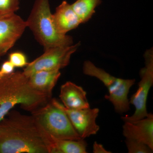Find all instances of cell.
<instances>
[{
	"label": "cell",
	"instance_id": "1",
	"mask_svg": "<svg viewBox=\"0 0 153 153\" xmlns=\"http://www.w3.org/2000/svg\"><path fill=\"white\" fill-rule=\"evenodd\" d=\"M0 153H49L44 130L33 114L11 110L0 122Z\"/></svg>",
	"mask_w": 153,
	"mask_h": 153
},
{
	"label": "cell",
	"instance_id": "2",
	"mask_svg": "<svg viewBox=\"0 0 153 153\" xmlns=\"http://www.w3.org/2000/svg\"><path fill=\"white\" fill-rule=\"evenodd\" d=\"M51 98L35 89L23 71H14L0 78V122L18 105L32 112L44 105Z\"/></svg>",
	"mask_w": 153,
	"mask_h": 153
},
{
	"label": "cell",
	"instance_id": "3",
	"mask_svg": "<svg viewBox=\"0 0 153 153\" xmlns=\"http://www.w3.org/2000/svg\"><path fill=\"white\" fill-rule=\"evenodd\" d=\"M26 23L27 27L44 49L73 44L71 36L60 34L55 29L49 0H36Z\"/></svg>",
	"mask_w": 153,
	"mask_h": 153
},
{
	"label": "cell",
	"instance_id": "4",
	"mask_svg": "<svg viewBox=\"0 0 153 153\" xmlns=\"http://www.w3.org/2000/svg\"><path fill=\"white\" fill-rule=\"evenodd\" d=\"M62 106V104L57 100L51 99L44 105L31 113L42 128L52 136L61 139H82Z\"/></svg>",
	"mask_w": 153,
	"mask_h": 153
},
{
	"label": "cell",
	"instance_id": "5",
	"mask_svg": "<svg viewBox=\"0 0 153 153\" xmlns=\"http://www.w3.org/2000/svg\"><path fill=\"white\" fill-rule=\"evenodd\" d=\"M83 72L85 75L95 77L103 82L109 92V94L105 97L112 103L117 112L122 114L128 111L130 103L128 95L131 88L135 83V79L117 78L97 67L89 60L83 63Z\"/></svg>",
	"mask_w": 153,
	"mask_h": 153
},
{
	"label": "cell",
	"instance_id": "6",
	"mask_svg": "<svg viewBox=\"0 0 153 153\" xmlns=\"http://www.w3.org/2000/svg\"><path fill=\"white\" fill-rule=\"evenodd\" d=\"M80 45V43H78L74 45L55 46L45 49L42 55L28 63L23 72L29 76L41 70H60L68 66L71 55Z\"/></svg>",
	"mask_w": 153,
	"mask_h": 153
},
{
	"label": "cell",
	"instance_id": "7",
	"mask_svg": "<svg viewBox=\"0 0 153 153\" xmlns=\"http://www.w3.org/2000/svg\"><path fill=\"white\" fill-rule=\"evenodd\" d=\"M145 67L141 70L140 81L138 88L130 100V104L135 107V111L131 116L122 117L124 122L132 123L142 119L147 116L146 101L148 94L153 84V49L148 50L144 55Z\"/></svg>",
	"mask_w": 153,
	"mask_h": 153
},
{
	"label": "cell",
	"instance_id": "8",
	"mask_svg": "<svg viewBox=\"0 0 153 153\" xmlns=\"http://www.w3.org/2000/svg\"><path fill=\"white\" fill-rule=\"evenodd\" d=\"M27 28L26 21L16 13L0 18V57L13 47Z\"/></svg>",
	"mask_w": 153,
	"mask_h": 153
},
{
	"label": "cell",
	"instance_id": "9",
	"mask_svg": "<svg viewBox=\"0 0 153 153\" xmlns=\"http://www.w3.org/2000/svg\"><path fill=\"white\" fill-rule=\"evenodd\" d=\"M71 124L82 139L97 133L99 126L96 123L99 109L97 108L81 109H68L62 104Z\"/></svg>",
	"mask_w": 153,
	"mask_h": 153
},
{
	"label": "cell",
	"instance_id": "10",
	"mask_svg": "<svg viewBox=\"0 0 153 153\" xmlns=\"http://www.w3.org/2000/svg\"><path fill=\"white\" fill-rule=\"evenodd\" d=\"M123 134L126 138L138 141L153 150V114L134 122H124Z\"/></svg>",
	"mask_w": 153,
	"mask_h": 153
},
{
	"label": "cell",
	"instance_id": "11",
	"mask_svg": "<svg viewBox=\"0 0 153 153\" xmlns=\"http://www.w3.org/2000/svg\"><path fill=\"white\" fill-rule=\"evenodd\" d=\"M52 18L55 29L62 35H66L82 24L71 4L66 1H63L56 8L55 13L52 14Z\"/></svg>",
	"mask_w": 153,
	"mask_h": 153
},
{
	"label": "cell",
	"instance_id": "12",
	"mask_svg": "<svg viewBox=\"0 0 153 153\" xmlns=\"http://www.w3.org/2000/svg\"><path fill=\"white\" fill-rule=\"evenodd\" d=\"M59 97L66 108L81 109L90 108L86 92L81 86L68 81L61 85Z\"/></svg>",
	"mask_w": 153,
	"mask_h": 153
},
{
	"label": "cell",
	"instance_id": "13",
	"mask_svg": "<svg viewBox=\"0 0 153 153\" xmlns=\"http://www.w3.org/2000/svg\"><path fill=\"white\" fill-rule=\"evenodd\" d=\"M60 70H41L28 76L31 85L36 90L52 97V91L60 78Z\"/></svg>",
	"mask_w": 153,
	"mask_h": 153
},
{
	"label": "cell",
	"instance_id": "14",
	"mask_svg": "<svg viewBox=\"0 0 153 153\" xmlns=\"http://www.w3.org/2000/svg\"><path fill=\"white\" fill-rule=\"evenodd\" d=\"M43 130L48 142L49 153H87V144L84 140H73L57 138Z\"/></svg>",
	"mask_w": 153,
	"mask_h": 153
},
{
	"label": "cell",
	"instance_id": "15",
	"mask_svg": "<svg viewBox=\"0 0 153 153\" xmlns=\"http://www.w3.org/2000/svg\"><path fill=\"white\" fill-rule=\"evenodd\" d=\"M101 3V0H76L71 6L82 24L90 20Z\"/></svg>",
	"mask_w": 153,
	"mask_h": 153
},
{
	"label": "cell",
	"instance_id": "16",
	"mask_svg": "<svg viewBox=\"0 0 153 153\" xmlns=\"http://www.w3.org/2000/svg\"><path fill=\"white\" fill-rule=\"evenodd\" d=\"M20 8V0H0V18L15 14Z\"/></svg>",
	"mask_w": 153,
	"mask_h": 153
},
{
	"label": "cell",
	"instance_id": "17",
	"mask_svg": "<svg viewBox=\"0 0 153 153\" xmlns=\"http://www.w3.org/2000/svg\"><path fill=\"white\" fill-rule=\"evenodd\" d=\"M125 142L129 153H153V150L147 145L141 142L126 138Z\"/></svg>",
	"mask_w": 153,
	"mask_h": 153
},
{
	"label": "cell",
	"instance_id": "18",
	"mask_svg": "<svg viewBox=\"0 0 153 153\" xmlns=\"http://www.w3.org/2000/svg\"><path fill=\"white\" fill-rule=\"evenodd\" d=\"M8 60L15 68L25 67L29 63L26 55L21 52H14L11 53L9 55Z\"/></svg>",
	"mask_w": 153,
	"mask_h": 153
},
{
	"label": "cell",
	"instance_id": "19",
	"mask_svg": "<svg viewBox=\"0 0 153 153\" xmlns=\"http://www.w3.org/2000/svg\"><path fill=\"white\" fill-rule=\"evenodd\" d=\"M15 67L9 60L5 61L0 68V78L12 74Z\"/></svg>",
	"mask_w": 153,
	"mask_h": 153
},
{
	"label": "cell",
	"instance_id": "20",
	"mask_svg": "<svg viewBox=\"0 0 153 153\" xmlns=\"http://www.w3.org/2000/svg\"><path fill=\"white\" fill-rule=\"evenodd\" d=\"M93 152L94 153H110L111 152L106 150L102 145L95 142L93 144Z\"/></svg>",
	"mask_w": 153,
	"mask_h": 153
},
{
	"label": "cell",
	"instance_id": "21",
	"mask_svg": "<svg viewBox=\"0 0 153 153\" xmlns=\"http://www.w3.org/2000/svg\"></svg>",
	"mask_w": 153,
	"mask_h": 153
}]
</instances>
